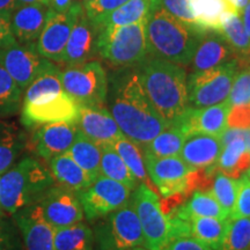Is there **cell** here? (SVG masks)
<instances>
[{
	"label": "cell",
	"mask_w": 250,
	"mask_h": 250,
	"mask_svg": "<svg viewBox=\"0 0 250 250\" xmlns=\"http://www.w3.org/2000/svg\"><path fill=\"white\" fill-rule=\"evenodd\" d=\"M230 105L227 102L206 108L189 107L176 124L186 136L204 133L220 137L227 129V117Z\"/></svg>",
	"instance_id": "obj_18"
},
{
	"label": "cell",
	"mask_w": 250,
	"mask_h": 250,
	"mask_svg": "<svg viewBox=\"0 0 250 250\" xmlns=\"http://www.w3.org/2000/svg\"><path fill=\"white\" fill-rule=\"evenodd\" d=\"M23 90L0 66V120L14 116L21 111Z\"/></svg>",
	"instance_id": "obj_37"
},
{
	"label": "cell",
	"mask_w": 250,
	"mask_h": 250,
	"mask_svg": "<svg viewBox=\"0 0 250 250\" xmlns=\"http://www.w3.org/2000/svg\"><path fill=\"white\" fill-rule=\"evenodd\" d=\"M235 58L232 48L225 37L217 31H206L193 55V72H202L220 66Z\"/></svg>",
	"instance_id": "obj_23"
},
{
	"label": "cell",
	"mask_w": 250,
	"mask_h": 250,
	"mask_svg": "<svg viewBox=\"0 0 250 250\" xmlns=\"http://www.w3.org/2000/svg\"><path fill=\"white\" fill-rule=\"evenodd\" d=\"M250 167V152L241 138H236L223 146L215 164V169L233 179H239Z\"/></svg>",
	"instance_id": "obj_28"
},
{
	"label": "cell",
	"mask_w": 250,
	"mask_h": 250,
	"mask_svg": "<svg viewBox=\"0 0 250 250\" xmlns=\"http://www.w3.org/2000/svg\"><path fill=\"white\" fill-rule=\"evenodd\" d=\"M27 147V136L13 122L0 120V175L21 158Z\"/></svg>",
	"instance_id": "obj_26"
},
{
	"label": "cell",
	"mask_w": 250,
	"mask_h": 250,
	"mask_svg": "<svg viewBox=\"0 0 250 250\" xmlns=\"http://www.w3.org/2000/svg\"><path fill=\"white\" fill-rule=\"evenodd\" d=\"M187 136L177 125H170L143 147L144 154L155 158L180 155Z\"/></svg>",
	"instance_id": "obj_34"
},
{
	"label": "cell",
	"mask_w": 250,
	"mask_h": 250,
	"mask_svg": "<svg viewBox=\"0 0 250 250\" xmlns=\"http://www.w3.org/2000/svg\"><path fill=\"white\" fill-rule=\"evenodd\" d=\"M111 146L118 153V155L123 159L125 165L127 166V168L133 174V176L136 177L137 182L151 186L139 145H137L126 136H123L115 140L111 144Z\"/></svg>",
	"instance_id": "obj_36"
},
{
	"label": "cell",
	"mask_w": 250,
	"mask_h": 250,
	"mask_svg": "<svg viewBox=\"0 0 250 250\" xmlns=\"http://www.w3.org/2000/svg\"><path fill=\"white\" fill-rule=\"evenodd\" d=\"M1 215H5V213L1 211V208H0V217H1Z\"/></svg>",
	"instance_id": "obj_56"
},
{
	"label": "cell",
	"mask_w": 250,
	"mask_h": 250,
	"mask_svg": "<svg viewBox=\"0 0 250 250\" xmlns=\"http://www.w3.org/2000/svg\"><path fill=\"white\" fill-rule=\"evenodd\" d=\"M229 7L233 9V12L237 15H241L243 9L246 8V6L248 5V2L250 0H225Z\"/></svg>",
	"instance_id": "obj_49"
},
{
	"label": "cell",
	"mask_w": 250,
	"mask_h": 250,
	"mask_svg": "<svg viewBox=\"0 0 250 250\" xmlns=\"http://www.w3.org/2000/svg\"><path fill=\"white\" fill-rule=\"evenodd\" d=\"M52 9L44 4H20L11 13V29L21 44L36 43Z\"/></svg>",
	"instance_id": "obj_21"
},
{
	"label": "cell",
	"mask_w": 250,
	"mask_h": 250,
	"mask_svg": "<svg viewBox=\"0 0 250 250\" xmlns=\"http://www.w3.org/2000/svg\"><path fill=\"white\" fill-rule=\"evenodd\" d=\"M126 1L127 0H92L88 4L83 5V8L89 20L96 23L102 17L115 11Z\"/></svg>",
	"instance_id": "obj_44"
},
{
	"label": "cell",
	"mask_w": 250,
	"mask_h": 250,
	"mask_svg": "<svg viewBox=\"0 0 250 250\" xmlns=\"http://www.w3.org/2000/svg\"><path fill=\"white\" fill-rule=\"evenodd\" d=\"M51 62L41 56L36 43L21 44L15 41L0 51V66L23 92Z\"/></svg>",
	"instance_id": "obj_12"
},
{
	"label": "cell",
	"mask_w": 250,
	"mask_h": 250,
	"mask_svg": "<svg viewBox=\"0 0 250 250\" xmlns=\"http://www.w3.org/2000/svg\"><path fill=\"white\" fill-rule=\"evenodd\" d=\"M139 77L159 115L168 126L176 124L189 108L186 70L181 65L156 58L144 65Z\"/></svg>",
	"instance_id": "obj_2"
},
{
	"label": "cell",
	"mask_w": 250,
	"mask_h": 250,
	"mask_svg": "<svg viewBox=\"0 0 250 250\" xmlns=\"http://www.w3.org/2000/svg\"><path fill=\"white\" fill-rule=\"evenodd\" d=\"M145 30L147 51L156 58L181 66L191 62L197 46L205 34L181 22L153 2L146 17Z\"/></svg>",
	"instance_id": "obj_3"
},
{
	"label": "cell",
	"mask_w": 250,
	"mask_h": 250,
	"mask_svg": "<svg viewBox=\"0 0 250 250\" xmlns=\"http://www.w3.org/2000/svg\"><path fill=\"white\" fill-rule=\"evenodd\" d=\"M247 170H248V171H247V176H248L249 179H250V167H249L248 169H247Z\"/></svg>",
	"instance_id": "obj_55"
},
{
	"label": "cell",
	"mask_w": 250,
	"mask_h": 250,
	"mask_svg": "<svg viewBox=\"0 0 250 250\" xmlns=\"http://www.w3.org/2000/svg\"><path fill=\"white\" fill-rule=\"evenodd\" d=\"M81 1H74L67 11L52 12L48 22L36 41V48L41 56L50 62H62V55L78 18L83 12Z\"/></svg>",
	"instance_id": "obj_13"
},
{
	"label": "cell",
	"mask_w": 250,
	"mask_h": 250,
	"mask_svg": "<svg viewBox=\"0 0 250 250\" xmlns=\"http://www.w3.org/2000/svg\"><path fill=\"white\" fill-rule=\"evenodd\" d=\"M190 5L197 26L203 31L220 33L226 18L234 13L225 0H190Z\"/></svg>",
	"instance_id": "obj_27"
},
{
	"label": "cell",
	"mask_w": 250,
	"mask_h": 250,
	"mask_svg": "<svg viewBox=\"0 0 250 250\" xmlns=\"http://www.w3.org/2000/svg\"><path fill=\"white\" fill-rule=\"evenodd\" d=\"M77 129L93 142L105 145L124 136L115 118L103 105H79Z\"/></svg>",
	"instance_id": "obj_16"
},
{
	"label": "cell",
	"mask_w": 250,
	"mask_h": 250,
	"mask_svg": "<svg viewBox=\"0 0 250 250\" xmlns=\"http://www.w3.org/2000/svg\"><path fill=\"white\" fill-rule=\"evenodd\" d=\"M20 4L19 0H0V13L11 14Z\"/></svg>",
	"instance_id": "obj_50"
},
{
	"label": "cell",
	"mask_w": 250,
	"mask_h": 250,
	"mask_svg": "<svg viewBox=\"0 0 250 250\" xmlns=\"http://www.w3.org/2000/svg\"><path fill=\"white\" fill-rule=\"evenodd\" d=\"M21 4H44L48 5V0H19Z\"/></svg>",
	"instance_id": "obj_52"
},
{
	"label": "cell",
	"mask_w": 250,
	"mask_h": 250,
	"mask_svg": "<svg viewBox=\"0 0 250 250\" xmlns=\"http://www.w3.org/2000/svg\"><path fill=\"white\" fill-rule=\"evenodd\" d=\"M240 65L236 59L202 72L188 79L189 103L193 108H206L227 101Z\"/></svg>",
	"instance_id": "obj_7"
},
{
	"label": "cell",
	"mask_w": 250,
	"mask_h": 250,
	"mask_svg": "<svg viewBox=\"0 0 250 250\" xmlns=\"http://www.w3.org/2000/svg\"><path fill=\"white\" fill-rule=\"evenodd\" d=\"M85 217L89 221L107 217L130 203L131 189L123 183L99 175L95 181L78 193Z\"/></svg>",
	"instance_id": "obj_11"
},
{
	"label": "cell",
	"mask_w": 250,
	"mask_h": 250,
	"mask_svg": "<svg viewBox=\"0 0 250 250\" xmlns=\"http://www.w3.org/2000/svg\"><path fill=\"white\" fill-rule=\"evenodd\" d=\"M12 218L20 230L24 250H55V228L41 217L35 205L18 211Z\"/></svg>",
	"instance_id": "obj_20"
},
{
	"label": "cell",
	"mask_w": 250,
	"mask_h": 250,
	"mask_svg": "<svg viewBox=\"0 0 250 250\" xmlns=\"http://www.w3.org/2000/svg\"><path fill=\"white\" fill-rule=\"evenodd\" d=\"M76 0H48V6L54 12H65L73 5Z\"/></svg>",
	"instance_id": "obj_48"
},
{
	"label": "cell",
	"mask_w": 250,
	"mask_h": 250,
	"mask_svg": "<svg viewBox=\"0 0 250 250\" xmlns=\"http://www.w3.org/2000/svg\"><path fill=\"white\" fill-rule=\"evenodd\" d=\"M220 34L232 48L240 67L243 64H250V37L240 15L234 13L228 15L221 27Z\"/></svg>",
	"instance_id": "obj_30"
},
{
	"label": "cell",
	"mask_w": 250,
	"mask_h": 250,
	"mask_svg": "<svg viewBox=\"0 0 250 250\" xmlns=\"http://www.w3.org/2000/svg\"><path fill=\"white\" fill-rule=\"evenodd\" d=\"M144 162L149 179L158 188L162 197L179 192L187 193L188 176L192 169L179 155L155 158L144 154Z\"/></svg>",
	"instance_id": "obj_15"
},
{
	"label": "cell",
	"mask_w": 250,
	"mask_h": 250,
	"mask_svg": "<svg viewBox=\"0 0 250 250\" xmlns=\"http://www.w3.org/2000/svg\"><path fill=\"white\" fill-rule=\"evenodd\" d=\"M65 92L79 105H103L107 101L108 78L101 62L89 61L61 71Z\"/></svg>",
	"instance_id": "obj_6"
},
{
	"label": "cell",
	"mask_w": 250,
	"mask_h": 250,
	"mask_svg": "<svg viewBox=\"0 0 250 250\" xmlns=\"http://www.w3.org/2000/svg\"><path fill=\"white\" fill-rule=\"evenodd\" d=\"M229 218H250V179L247 175H242L239 180L236 203Z\"/></svg>",
	"instance_id": "obj_42"
},
{
	"label": "cell",
	"mask_w": 250,
	"mask_h": 250,
	"mask_svg": "<svg viewBox=\"0 0 250 250\" xmlns=\"http://www.w3.org/2000/svg\"><path fill=\"white\" fill-rule=\"evenodd\" d=\"M152 2L160 6L171 17L177 19L181 22L186 23L187 26L201 30L196 23L195 15H193L191 5H190V0H152ZM204 33H206V31H204Z\"/></svg>",
	"instance_id": "obj_40"
},
{
	"label": "cell",
	"mask_w": 250,
	"mask_h": 250,
	"mask_svg": "<svg viewBox=\"0 0 250 250\" xmlns=\"http://www.w3.org/2000/svg\"><path fill=\"white\" fill-rule=\"evenodd\" d=\"M34 205L41 217L55 229L81 223L85 218L78 193L59 184L50 188Z\"/></svg>",
	"instance_id": "obj_14"
},
{
	"label": "cell",
	"mask_w": 250,
	"mask_h": 250,
	"mask_svg": "<svg viewBox=\"0 0 250 250\" xmlns=\"http://www.w3.org/2000/svg\"><path fill=\"white\" fill-rule=\"evenodd\" d=\"M228 219L195 217L190 219L191 236L213 250H223Z\"/></svg>",
	"instance_id": "obj_32"
},
{
	"label": "cell",
	"mask_w": 250,
	"mask_h": 250,
	"mask_svg": "<svg viewBox=\"0 0 250 250\" xmlns=\"http://www.w3.org/2000/svg\"><path fill=\"white\" fill-rule=\"evenodd\" d=\"M131 250H149V249L143 248V247H137V248H133V249H131Z\"/></svg>",
	"instance_id": "obj_53"
},
{
	"label": "cell",
	"mask_w": 250,
	"mask_h": 250,
	"mask_svg": "<svg viewBox=\"0 0 250 250\" xmlns=\"http://www.w3.org/2000/svg\"><path fill=\"white\" fill-rule=\"evenodd\" d=\"M223 144L217 136L195 133L188 136L181 149L180 158L192 170L204 169L217 164Z\"/></svg>",
	"instance_id": "obj_22"
},
{
	"label": "cell",
	"mask_w": 250,
	"mask_h": 250,
	"mask_svg": "<svg viewBox=\"0 0 250 250\" xmlns=\"http://www.w3.org/2000/svg\"><path fill=\"white\" fill-rule=\"evenodd\" d=\"M132 205L142 226L143 246L149 250H162L168 246L171 241L170 225L154 190L140 183L133 192Z\"/></svg>",
	"instance_id": "obj_8"
},
{
	"label": "cell",
	"mask_w": 250,
	"mask_h": 250,
	"mask_svg": "<svg viewBox=\"0 0 250 250\" xmlns=\"http://www.w3.org/2000/svg\"><path fill=\"white\" fill-rule=\"evenodd\" d=\"M152 0H127L125 4L102 17L95 26L99 30L107 27L129 26L145 20L147 17Z\"/></svg>",
	"instance_id": "obj_29"
},
{
	"label": "cell",
	"mask_w": 250,
	"mask_h": 250,
	"mask_svg": "<svg viewBox=\"0 0 250 250\" xmlns=\"http://www.w3.org/2000/svg\"><path fill=\"white\" fill-rule=\"evenodd\" d=\"M169 215H174L187 221H190V219L195 217L218 218L223 220L229 218V215L214 198L211 190L208 191L195 190L189 199L168 212L166 217H169Z\"/></svg>",
	"instance_id": "obj_25"
},
{
	"label": "cell",
	"mask_w": 250,
	"mask_h": 250,
	"mask_svg": "<svg viewBox=\"0 0 250 250\" xmlns=\"http://www.w3.org/2000/svg\"><path fill=\"white\" fill-rule=\"evenodd\" d=\"M228 127L232 129H250V103L234 105L227 117Z\"/></svg>",
	"instance_id": "obj_45"
},
{
	"label": "cell",
	"mask_w": 250,
	"mask_h": 250,
	"mask_svg": "<svg viewBox=\"0 0 250 250\" xmlns=\"http://www.w3.org/2000/svg\"><path fill=\"white\" fill-rule=\"evenodd\" d=\"M54 186V177L42 162L23 156L0 175V208L5 214L17 213L39 202Z\"/></svg>",
	"instance_id": "obj_4"
},
{
	"label": "cell",
	"mask_w": 250,
	"mask_h": 250,
	"mask_svg": "<svg viewBox=\"0 0 250 250\" xmlns=\"http://www.w3.org/2000/svg\"><path fill=\"white\" fill-rule=\"evenodd\" d=\"M95 234L101 250H131L144 245L142 226L131 202L108 214Z\"/></svg>",
	"instance_id": "obj_9"
},
{
	"label": "cell",
	"mask_w": 250,
	"mask_h": 250,
	"mask_svg": "<svg viewBox=\"0 0 250 250\" xmlns=\"http://www.w3.org/2000/svg\"><path fill=\"white\" fill-rule=\"evenodd\" d=\"M14 221V220H13ZM0 250H21V234L17 224L0 217Z\"/></svg>",
	"instance_id": "obj_43"
},
{
	"label": "cell",
	"mask_w": 250,
	"mask_h": 250,
	"mask_svg": "<svg viewBox=\"0 0 250 250\" xmlns=\"http://www.w3.org/2000/svg\"><path fill=\"white\" fill-rule=\"evenodd\" d=\"M146 19L123 27L100 30L98 54L115 66H130L142 62L147 54Z\"/></svg>",
	"instance_id": "obj_5"
},
{
	"label": "cell",
	"mask_w": 250,
	"mask_h": 250,
	"mask_svg": "<svg viewBox=\"0 0 250 250\" xmlns=\"http://www.w3.org/2000/svg\"><path fill=\"white\" fill-rule=\"evenodd\" d=\"M110 109L124 136L143 147L168 127L146 95L139 73H131L120 80Z\"/></svg>",
	"instance_id": "obj_1"
},
{
	"label": "cell",
	"mask_w": 250,
	"mask_h": 250,
	"mask_svg": "<svg viewBox=\"0 0 250 250\" xmlns=\"http://www.w3.org/2000/svg\"><path fill=\"white\" fill-rule=\"evenodd\" d=\"M49 162L50 173L55 182L72 191L77 193L83 191L95 181V177L83 169L67 153L55 156Z\"/></svg>",
	"instance_id": "obj_24"
},
{
	"label": "cell",
	"mask_w": 250,
	"mask_h": 250,
	"mask_svg": "<svg viewBox=\"0 0 250 250\" xmlns=\"http://www.w3.org/2000/svg\"><path fill=\"white\" fill-rule=\"evenodd\" d=\"M77 134L74 123L59 122L40 125L31 138V147L36 155L50 161L55 156L66 153Z\"/></svg>",
	"instance_id": "obj_17"
},
{
	"label": "cell",
	"mask_w": 250,
	"mask_h": 250,
	"mask_svg": "<svg viewBox=\"0 0 250 250\" xmlns=\"http://www.w3.org/2000/svg\"><path fill=\"white\" fill-rule=\"evenodd\" d=\"M242 17H243V26H245V29L247 31L250 37V1L248 2V5L246 6V8L243 9L242 12Z\"/></svg>",
	"instance_id": "obj_51"
},
{
	"label": "cell",
	"mask_w": 250,
	"mask_h": 250,
	"mask_svg": "<svg viewBox=\"0 0 250 250\" xmlns=\"http://www.w3.org/2000/svg\"><path fill=\"white\" fill-rule=\"evenodd\" d=\"M79 112V104L62 90L46 94L31 100H24L21 105V123L26 127L49 123H74Z\"/></svg>",
	"instance_id": "obj_10"
},
{
	"label": "cell",
	"mask_w": 250,
	"mask_h": 250,
	"mask_svg": "<svg viewBox=\"0 0 250 250\" xmlns=\"http://www.w3.org/2000/svg\"><path fill=\"white\" fill-rule=\"evenodd\" d=\"M162 250H213L192 236H183L168 243Z\"/></svg>",
	"instance_id": "obj_46"
},
{
	"label": "cell",
	"mask_w": 250,
	"mask_h": 250,
	"mask_svg": "<svg viewBox=\"0 0 250 250\" xmlns=\"http://www.w3.org/2000/svg\"><path fill=\"white\" fill-rule=\"evenodd\" d=\"M226 102L230 108L250 103V66L237 72Z\"/></svg>",
	"instance_id": "obj_41"
},
{
	"label": "cell",
	"mask_w": 250,
	"mask_h": 250,
	"mask_svg": "<svg viewBox=\"0 0 250 250\" xmlns=\"http://www.w3.org/2000/svg\"><path fill=\"white\" fill-rule=\"evenodd\" d=\"M237 189H239V180L217 171L212 182L211 192L229 217L236 203Z\"/></svg>",
	"instance_id": "obj_38"
},
{
	"label": "cell",
	"mask_w": 250,
	"mask_h": 250,
	"mask_svg": "<svg viewBox=\"0 0 250 250\" xmlns=\"http://www.w3.org/2000/svg\"><path fill=\"white\" fill-rule=\"evenodd\" d=\"M95 235L88 225L81 223L55 229V250H93Z\"/></svg>",
	"instance_id": "obj_33"
},
{
	"label": "cell",
	"mask_w": 250,
	"mask_h": 250,
	"mask_svg": "<svg viewBox=\"0 0 250 250\" xmlns=\"http://www.w3.org/2000/svg\"><path fill=\"white\" fill-rule=\"evenodd\" d=\"M66 153L93 177L96 179L99 176L102 156V146L100 144L93 142L78 131L76 139Z\"/></svg>",
	"instance_id": "obj_31"
},
{
	"label": "cell",
	"mask_w": 250,
	"mask_h": 250,
	"mask_svg": "<svg viewBox=\"0 0 250 250\" xmlns=\"http://www.w3.org/2000/svg\"><path fill=\"white\" fill-rule=\"evenodd\" d=\"M223 250H250V218H229Z\"/></svg>",
	"instance_id": "obj_39"
},
{
	"label": "cell",
	"mask_w": 250,
	"mask_h": 250,
	"mask_svg": "<svg viewBox=\"0 0 250 250\" xmlns=\"http://www.w3.org/2000/svg\"><path fill=\"white\" fill-rule=\"evenodd\" d=\"M90 1H92V0H81V2H83V5L88 4V2H90Z\"/></svg>",
	"instance_id": "obj_54"
},
{
	"label": "cell",
	"mask_w": 250,
	"mask_h": 250,
	"mask_svg": "<svg viewBox=\"0 0 250 250\" xmlns=\"http://www.w3.org/2000/svg\"><path fill=\"white\" fill-rule=\"evenodd\" d=\"M99 28L90 21L83 9L78 18L62 55V64L66 66L89 62L98 54Z\"/></svg>",
	"instance_id": "obj_19"
},
{
	"label": "cell",
	"mask_w": 250,
	"mask_h": 250,
	"mask_svg": "<svg viewBox=\"0 0 250 250\" xmlns=\"http://www.w3.org/2000/svg\"><path fill=\"white\" fill-rule=\"evenodd\" d=\"M15 42L11 29V14L0 13V51Z\"/></svg>",
	"instance_id": "obj_47"
},
{
	"label": "cell",
	"mask_w": 250,
	"mask_h": 250,
	"mask_svg": "<svg viewBox=\"0 0 250 250\" xmlns=\"http://www.w3.org/2000/svg\"><path fill=\"white\" fill-rule=\"evenodd\" d=\"M102 146L101 165H100V175L108 177L117 182L123 183L131 190L136 189L137 180L131 173L123 159L115 151L111 144H105Z\"/></svg>",
	"instance_id": "obj_35"
}]
</instances>
